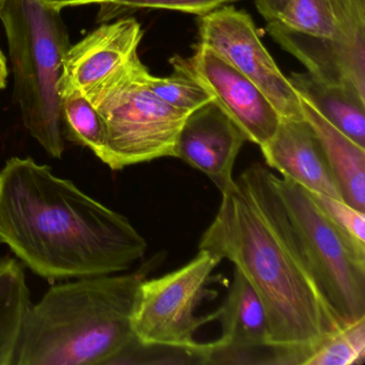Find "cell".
<instances>
[{
	"mask_svg": "<svg viewBox=\"0 0 365 365\" xmlns=\"http://www.w3.org/2000/svg\"><path fill=\"white\" fill-rule=\"evenodd\" d=\"M0 242L36 274L56 279L123 272L147 250L127 217L29 157L0 170Z\"/></svg>",
	"mask_w": 365,
	"mask_h": 365,
	"instance_id": "1",
	"label": "cell"
},
{
	"mask_svg": "<svg viewBox=\"0 0 365 365\" xmlns=\"http://www.w3.org/2000/svg\"><path fill=\"white\" fill-rule=\"evenodd\" d=\"M31 307L24 267L16 258H0V365H14Z\"/></svg>",
	"mask_w": 365,
	"mask_h": 365,
	"instance_id": "18",
	"label": "cell"
},
{
	"mask_svg": "<svg viewBox=\"0 0 365 365\" xmlns=\"http://www.w3.org/2000/svg\"><path fill=\"white\" fill-rule=\"evenodd\" d=\"M319 208L351 238L365 245V213L339 198L311 193Z\"/></svg>",
	"mask_w": 365,
	"mask_h": 365,
	"instance_id": "23",
	"label": "cell"
},
{
	"mask_svg": "<svg viewBox=\"0 0 365 365\" xmlns=\"http://www.w3.org/2000/svg\"><path fill=\"white\" fill-rule=\"evenodd\" d=\"M149 73L138 56L91 101L106 127L99 159L110 170L175 158L177 138L190 114L159 99L147 86Z\"/></svg>",
	"mask_w": 365,
	"mask_h": 365,
	"instance_id": "6",
	"label": "cell"
},
{
	"mask_svg": "<svg viewBox=\"0 0 365 365\" xmlns=\"http://www.w3.org/2000/svg\"><path fill=\"white\" fill-rule=\"evenodd\" d=\"M198 249L232 262L259 297L270 364L302 365L320 341L341 329L296 250L238 178L222 192Z\"/></svg>",
	"mask_w": 365,
	"mask_h": 365,
	"instance_id": "2",
	"label": "cell"
},
{
	"mask_svg": "<svg viewBox=\"0 0 365 365\" xmlns=\"http://www.w3.org/2000/svg\"><path fill=\"white\" fill-rule=\"evenodd\" d=\"M269 168L311 193L341 200L322 144L307 121L281 118L274 135L260 146Z\"/></svg>",
	"mask_w": 365,
	"mask_h": 365,
	"instance_id": "13",
	"label": "cell"
},
{
	"mask_svg": "<svg viewBox=\"0 0 365 365\" xmlns=\"http://www.w3.org/2000/svg\"><path fill=\"white\" fill-rule=\"evenodd\" d=\"M46 7L52 8V9L61 10L68 7H76V6L84 5H102L108 3V0H38Z\"/></svg>",
	"mask_w": 365,
	"mask_h": 365,
	"instance_id": "25",
	"label": "cell"
},
{
	"mask_svg": "<svg viewBox=\"0 0 365 365\" xmlns=\"http://www.w3.org/2000/svg\"><path fill=\"white\" fill-rule=\"evenodd\" d=\"M59 96L68 138L101 157L106 145V127L98 108L80 91H68Z\"/></svg>",
	"mask_w": 365,
	"mask_h": 365,
	"instance_id": "19",
	"label": "cell"
},
{
	"mask_svg": "<svg viewBox=\"0 0 365 365\" xmlns=\"http://www.w3.org/2000/svg\"><path fill=\"white\" fill-rule=\"evenodd\" d=\"M296 250L341 328L365 317V245L354 240L292 179L254 163L238 177Z\"/></svg>",
	"mask_w": 365,
	"mask_h": 365,
	"instance_id": "4",
	"label": "cell"
},
{
	"mask_svg": "<svg viewBox=\"0 0 365 365\" xmlns=\"http://www.w3.org/2000/svg\"><path fill=\"white\" fill-rule=\"evenodd\" d=\"M8 65L5 55L0 50V91H3L7 85Z\"/></svg>",
	"mask_w": 365,
	"mask_h": 365,
	"instance_id": "26",
	"label": "cell"
},
{
	"mask_svg": "<svg viewBox=\"0 0 365 365\" xmlns=\"http://www.w3.org/2000/svg\"><path fill=\"white\" fill-rule=\"evenodd\" d=\"M174 70L195 81L213 102L240 128L249 142L266 144L277 131L281 116L255 84L211 48L197 43L189 58H170Z\"/></svg>",
	"mask_w": 365,
	"mask_h": 365,
	"instance_id": "9",
	"label": "cell"
},
{
	"mask_svg": "<svg viewBox=\"0 0 365 365\" xmlns=\"http://www.w3.org/2000/svg\"><path fill=\"white\" fill-rule=\"evenodd\" d=\"M287 0H255L258 12L267 22L274 19L285 7Z\"/></svg>",
	"mask_w": 365,
	"mask_h": 365,
	"instance_id": "24",
	"label": "cell"
},
{
	"mask_svg": "<svg viewBox=\"0 0 365 365\" xmlns=\"http://www.w3.org/2000/svg\"><path fill=\"white\" fill-rule=\"evenodd\" d=\"M159 253L132 273L53 286L25 319L14 365H112L135 341L138 286L163 262Z\"/></svg>",
	"mask_w": 365,
	"mask_h": 365,
	"instance_id": "3",
	"label": "cell"
},
{
	"mask_svg": "<svg viewBox=\"0 0 365 365\" xmlns=\"http://www.w3.org/2000/svg\"><path fill=\"white\" fill-rule=\"evenodd\" d=\"M271 37L318 80L365 99V29L335 40L269 29Z\"/></svg>",
	"mask_w": 365,
	"mask_h": 365,
	"instance_id": "14",
	"label": "cell"
},
{
	"mask_svg": "<svg viewBox=\"0 0 365 365\" xmlns=\"http://www.w3.org/2000/svg\"><path fill=\"white\" fill-rule=\"evenodd\" d=\"M143 35L140 23L130 16L102 23L66 53L59 95L78 91L93 101L121 70L138 56Z\"/></svg>",
	"mask_w": 365,
	"mask_h": 365,
	"instance_id": "10",
	"label": "cell"
},
{
	"mask_svg": "<svg viewBox=\"0 0 365 365\" xmlns=\"http://www.w3.org/2000/svg\"><path fill=\"white\" fill-rule=\"evenodd\" d=\"M247 140L221 108L209 102L185 119L177 138L175 158L206 175L222 193L235 182V162Z\"/></svg>",
	"mask_w": 365,
	"mask_h": 365,
	"instance_id": "11",
	"label": "cell"
},
{
	"mask_svg": "<svg viewBox=\"0 0 365 365\" xmlns=\"http://www.w3.org/2000/svg\"><path fill=\"white\" fill-rule=\"evenodd\" d=\"M6 3H7V0H0V14H1V11H3Z\"/></svg>",
	"mask_w": 365,
	"mask_h": 365,
	"instance_id": "27",
	"label": "cell"
},
{
	"mask_svg": "<svg viewBox=\"0 0 365 365\" xmlns=\"http://www.w3.org/2000/svg\"><path fill=\"white\" fill-rule=\"evenodd\" d=\"M365 361V317L320 341L302 365H361Z\"/></svg>",
	"mask_w": 365,
	"mask_h": 365,
	"instance_id": "20",
	"label": "cell"
},
{
	"mask_svg": "<svg viewBox=\"0 0 365 365\" xmlns=\"http://www.w3.org/2000/svg\"><path fill=\"white\" fill-rule=\"evenodd\" d=\"M61 12L38 0H7L0 14L23 123L55 159L65 153L58 86L71 46Z\"/></svg>",
	"mask_w": 365,
	"mask_h": 365,
	"instance_id": "5",
	"label": "cell"
},
{
	"mask_svg": "<svg viewBox=\"0 0 365 365\" xmlns=\"http://www.w3.org/2000/svg\"><path fill=\"white\" fill-rule=\"evenodd\" d=\"M335 40L365 29V0H287L267 31Z\"/></svg>",
	"mask_w": 365,
	"mask_h": 365,
	"instance_id": "15",
	"label": "cell"
},
{
	"mask_svg": "<svg viewBox=\"0 0 365 365\" xmlns=\"http://www.w3.org/2000/svg\"><path fill=\"white\" fill-rule=\"evenodd\" d=\"M198 43L236 68L268 98L281 118L303 119L300 97L260 40L251 16L222 6L198 20Z\"/></svg>",
	"mask_w": 365,
	"mask_h": 365,
	"instance_id": "8",
	"label": "cell"
},
{
	"mask_svg": "<svg viewBox=\"0 0 365 365\" xmlns=\"http://www.w3.org/2000/svg\"><path fill=\"white\" fill-rule=\"evenodd\" d=\"M222 260L206 250L185 266L168 274L145 279L138 286L132 313L136 341L144 346L187 352L205 364L206 344L198 343V329L217 319V311L196 316V307L207 296V286Z\"/></svg>",
	"mask_w": 365,
	"mask_h": 365,
	"instance_id": "7",
	"label": "cell"
},
{
	"mask_svg": "<svg viewBox=\"0 0 365 365\" xmlns=\"http://www.w3.org/2000/svg\"><path fill=\"white\" fill-rule=\"evenodd\" d=\"M299 96L339 131L365 147V99L350 89L328 84L305 73L287 76Z\"/></svg>",
	"mask_w": 365,
	"mask_h": 365,
	"instance_id": "17",
	"label": "cell"
},
{
	"mask_svg": "<svg viewBox=\"0 0 365 365\" xmlns=\"http://www.w3.org/2000/svg\"><path fill=\"white\" fill-rule=\"evenodd\" d=\"M147 86L159 99L173 108L191 114L213 99L200 84L178 70L168 78L147 76Z\"/></svg>",
	"mask_w": 365,
	"mask_h": 365,
	"instance_id": "22",
	"label": "cell"
},
{
	"mask_svg": "<svg viewBox=\"0 0 365 365\" xmlns=\"http://www.w3.org/2000/svg\"><path fill=\"white\" fill-rule=\"evenodd\" d=\"M222 335L206 343V364H250L267 347L268 320L258 294L245 275L235 268L234 279L217 309ZM271 354V352H270Z\"/></svg>",
	"mask_w": 365,
	"mask_h": 365,
	"instance_id": "12",
	"label": "cell"
},
{
	"mask_svg": "<svg viewBox=\"0 0 365 365\" xmlns=\"http://www.w3.org/2000/svg\"><path fill=\"white\" fill-rule=\"evenodd\" d=\"M300 101L303 118L322 144L341 200L365 212V147L339 131L307 100L300 97Z\"/></svg>",
	"mask_w": 365,
	"mask_h": 365,
	"instance_id": "16",
	"label": "cell"
},
{
	"mask_svg": "<svg viewBox=\"0 0 365 365\" xmlns=\"http://www.w3.org/2000/svg\"><path fill=\"white\" fill-rule=\"evenodd\" d=\"M234 1L238 0H108L100 5L97 23L102 24L128 18L140 9L170 10L202 16Z\"/></svg>",
	"mask_w": 365,
	"mask_h": 365,
	"instance_id": "21",
	"label": "cell"
}]
</instances>
